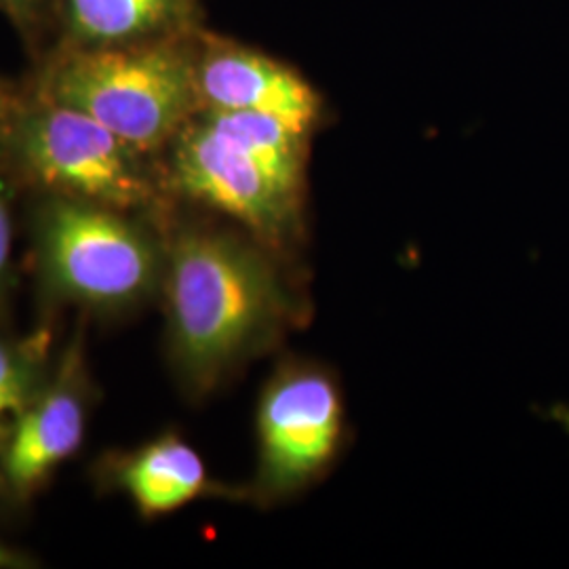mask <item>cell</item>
<instances>
[{"mask_svg": "<svg viewBox=\"0 0 569 569\" xmlns=\"http://www.w3.org/2000/svg\"><path fill=\"white\" fill-rule=\"evenodd\" d=\"M169 361L204 397L277 340L289 319L283 281L262 244L188 226L167 237L161 296Z\"/></svg>", "mask_w": 569, "mask_h": 569, "instance_id": "1", "label": "cell"}, {"mask_svg": "<svg viewBox=\"0 0 569 569\" xmlns=\"http://www.w3.org/2000/svg\"><path fill=\"white\" fill-rule=\"evenodd\" d=\"M306 133L258 112L201 110L167 146L164 183L283 244L300 224Z\"/></svg>", "mask_w": 569, "mask_h": 569, "instance_id": "2", "label": "cell"}, {"mask_svg": "<svg viewBox=\"0 0 569 569\" xmlns=\"http://www.w3.org/2000/svg\"><path fill=\"white\" fill-rule=\"evenodd\" d=\"M197 32L96 49L51 47L28 91L102 122L157 157L199 110Z\"/></svg>", "mask_w": 569, "mask_h": 569, "instance_id": "3", "label": "cell"}, {"mask_svg": "<svg viewBox=\"0 0 569 569\" xmlns=\"http://www.w3.org/2000/svg\"><path fill=\"white\" fill-rule=\"evenodd\" d=\"M30 247L49 305L121 317L161 296L167 237L148 216L39 194Z\"/></svg>", "mask_w": 569, "mask_h": 569, "instance_id": "4", "label": "cell"}, {"mask_svg": "<svg viewBox=\"0 0 569 569\" xmlns=\"http://www.w3.org/2000/svg\"><path fill=\"white\" fill-rule=\"evenodd\" d=\"M0 142L20 186L152 218L161 209L164 178L152 157L102 122L23 87Z\"/></svg>", "mask_w": 569, "mask_h": 569, "instance_id": "5", "label": "cell"}, {"mask_svg": "<svg viewBox=\"0 0 569 569\" xmlns=\"http://www.w3.org/2000/svg\"><path fill=\"white\" fill-rule=\"evenodd\" d=\"M258 467L247 491L262 505L287 500L323 477L345 439V401L317 363L291 361L266 382L256 413Z\"/></svg>", "mask_w": 569, "mask_h": 569, "instance_id": "6", "label": "cell"}, {"mask_svg": "<svg viewBox=\"0 0 569 569\" xmlns=\"http://www.w3.org/2000/svg\"><path fill=\"white\" fill-rule=\"evenodd\" d=\"M91 407L93 385L84 338L77 331L70 345L61 348L49 380L0 451V489L11 505H28L81 449Z\"/></svg>", "mask_w": 569, "mask_h": 569, "instance_id": "7", "label": "cell"}, {"mask_svg": "<svg viewBox=\"0 0 569 569\" xmlns=\"http://www.w3.org/2000/svg\"><path fill=\"white\" fill-rule=\"evenodd\" d=\"M194 72L201 110L258 112L306 136L319 119L321 100L298 72L237 42L199 34Z\"/></svg>", "mask_w": 569, "mask_h": 569, "instance_id": "8", "label": "cell"}, {"mask_svg": "<svg viewBox=\"0 0 569 569\" xmlns=\"http://www.w3.org/2000/svg\"><path fill=\"white\" fill-rule=\"evenodd\" d=\"M98 477L124 493L143 519L171 515L204 496L228 493L211 479L203 456L176 432L103 458Z\"/></svg>", "mask_w": 569, "mask_h": 569, "instance_id": "9", "label": "cell"}, {"mask_svg": "<svg viewBox=\"0 0 569 569\" xmlns=\"http://www.w3.org/2000/svg\"><path fill=\"white\" fill-rule=\"evenodd\" d=\"M192 23V0H60L51 47L96 49L157 41L194 32Z\"/></svg>", "mask_w": 569, "mask_h": 569, "instance_id": "10", "label": "cell"}, {"mask_svg": "<svg viewBox=\"0 0 569 569\" xmlns=\"http://www.w3.org/2000/svg\"><path fill=\"white\" fill-rule=\"evenodd\" d=\"M51 342L47 329L21 338L0 331V451L51 376Z\"/></svg>", "mask_w": 569, "mask_h": 569, "instance_id": "11", "label": "cell"}, {"mask_svg": "<svg viewBox=\"0 0 569 569\" xmlns=\"http://www.w3.org/2000/svg\"><path fill=\"white\" fill-rule=\"evenodd\" d=\"M18 180L9 167L4 146L0 142V319L9 312L11 296L16 289V266H13V218L11 199Z\"/></svg>", "mask_w": 569, "mask_h": 569, "instance_id": "12", "label": "cell"}, {"mask_svg": "<svg viewBox=\"0 0 569 569\" xmlns=\"http://www.w3.org/2000/svg\"><path fill=\"white\" fill-rule=\"evenodd\" d=\"M0 11L26 41L39 47L49 32L58 30L60 0H0Z\"/></svg>", "mask_w": 569, "mask_h": 569, "instance_id": "13", "label": "cell"}, {"mask_svg": "<svg viewBox=\"0 0 569 569\" xmlns=\"http://www.w3.org/2000/svg\"><path fill=\"white\" fill-rule=\"evenodd\" d=\"M21 96H23V87L0 79V127L11 117V112L20 103Z\"/></svg>", "mask_w": 569, "mask_h": 569, "instance_id": "14", "label": "cell"}, {"mask_svg": "<svg viewBox=\"0 0 569 569\" xmlns=\"http://www.w3.org/2000/svg\"><path fill=\"white\" fill-rule=\"evenodd\" d=\"M30 559L20 555L18 550L9 549L2 540H0V569H20L30 568Z\"/></svg>", "mask_w": 569, "mask_h": 569, "instance_id": "15", "label": "cell"}]
</instances>
